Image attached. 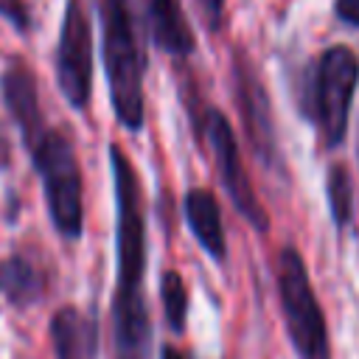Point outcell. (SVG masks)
Instances as JSON below:
<instances>
[{
  "label": "cell",
  "mask_w": 359,
  "mask_h": 359,
  "mask_svg": "<svg viewBox=\"0 0 359 359\" xmlns=\"http://www.w3.org/2000/svg\"><path fill=\"white\" fill-rule=\"evenodd\" d=\"M112 109L129 132L143 126V56L129 0H95Z\"/></svg>",
  "instance_id": "cell-1"
},
{
  "label": "cell",
  "mask_w": 359,
  "mask_h": 359,
  "mask_svg": "<svg viewBox=\"0 0 359 359\" xmlns=\"http://www.w3.org/2000/svg\"><path fill=\"white\" fill-rule=\"evenodd\" d=\"M278 292L283 306V320L294 351L303 359H328V331L325 317L311 289L306 264L300 252L289 244L278 255Z\"/></svg>",
  "instance_id": "cell-3"
},
{
  "label": "cell",
  "mask_w": 359,
  "mask_h": 359,
  "mask_svg": "<svg viewBox=\"0 0 359 359\" xmlns=\"http://www.w3.org/2000/svg\"><path fill=\"white\" fill-rule=\"evenodd\" d=\"M356 81H359V59L351 48L337 45L320 56L311 81L309 112L328 149L339 146L345 137Z\"/></svg>",
  "instance_id": "cell-4"
},
{
  "label": "cell",
  "mask_w": 359,
  "mask_h": 359,
  "mask_svg": "<svg viewBox=\"0 0 359 359\" xmlns=\"http://www.w3.org/2000/svg\"><path fill=\"white\" fill-rule=\"evenodd\" d=\"M325 194H328V208H331V219L337 222V227H345L353 216V182L351 174L342 163H334L328 168V180H325Z\"/></svg>",
  "instance_id": "cell-13"
},
{
  "label": "cell",
  "mask_w": 359,
  "mask_h": 359,
  "mask_svg": "<svg viewBox=\"0 0 359 359\" xmlns=\"http://www.w3.org/2000/svg\"><path fill=\"white\" fill-rule=\"evenodd\" d=\"M185 219L199 241V247L213 258L224 261L227 258V244H224V227H222V210L216 196L208 188H191L185 194Z\"/></svg>",
  "instance_id": "cell-9"
},
{
  "label": "cell",
  "mask_w": 359,
  "mask_h": 359,
  "mask_svg": "<svg viewBox=\"0 0 359 359\" xmlns=\"http://www.w3.org/2000/svg\"><path fill=\"white\" fill-rule=\"evenodd\" d=\"M0 289L6 292V297L14 306H31L42 297L45 278L31 261L14 255L0 266Z\"/></svg>",
  "instance_id": "cell-12"
},
{
  "label": "cell",
  "mask_w": 359,
  "mask_h": 359,
  "mask_svg": "<svg viewBox=\"0 0 359 359\" xmlns=\"http://www.w3.org/2000/svg\"><path fill=\"white\" fill-rule=\"evenodd\" d=\"M50 339H53L56 359H95V351H98L95 320L84 317L73 306H65L53 314Z\"/></svg>",
  "instance_id": "cell-10"
},
{
  "label": "cell",
  "mask_w": 359,
  "mask_h": 359,
  "mask_svg": "<svg viewBox=\"0 0 359 359\" xmlns=\"http://www.w3.org/2000/svg\"><path fill=\"white\" fill-rule=\"evenodd\" d=\"M199 8H202V14H205L208 25H210V28H219L222 14H224V0H199Z\"/></svg>",
  "instance_id": "cell-17"
},
{
  "label": "cell",
  "mask_w": 359,
  "mask_h": 359,
  "mask_svg": "<svg viewBox=\"0 0 359 359\" xmlns=\"http://www.w3.org/2000/svg\"><path fill=\"white\" fill-rule=\"evenodd\" d=\"M56 81L73 109H84L93 93V31L84 0H67L56 45Z\"/></svg>",
  "instance_id": "cell-5"
},
{
  "label": "cell",
  "mask_w": 359,
  "mask_h": 359,
  "mask_svg": "<svg viewBox=\"0 0 359 359\" xmlns=\"http://www.w3.org/2000/svg\"><path fill=\"white\" fill-rule=\"evenodd\" d=\"M233 79H236V104L241 112L247 140L252 151L261 157V163L272 165L278 160V140H275V123H272V107L266 90L255 76V70L250 67V62H244L241 56L236 59Z\"/></svg>",
  "instance_id": "cell-7"
},
{
  "label": "cell",
  "mask_w": 359,
  "mask_h": 359,
  "mask_svg": "<svg viewBox=\"0 0 359 359\" xmlns=\"http://www.w3.org/2000/svg\"><path fill=\"white\" fill-rule=\"evenodd\" d=\"M0 90H3V101H6L14 123L22 132L25 146H31L48 129V123H45V115H42V107H39L36 79H34V73L28 70V65L22 59H11L3 67Z\"/></svg>",
  "instance_id": "cell-8"
},
{
  "label": "cell",
  "mask_w": 359,
  "mask_h": 359,
  "mask_svg": "<svg viewBox=\"0 0 359 359\" xmlns=\"http://www.w3.org/2000/svg\"><path fill=\"white\" fill-rule=\"evenodd\" d=\"M31 163L42 177V191L48 213L59 236L79 238L84 227V202H81V168L70 137L59 129H45L31 146Z\"/></svg>",
  "instance_id": "cell-2"
},
{
  "label": "cell",
  "mask_w": 359,
  "mask_h": 359,
  "mask_svg": "<svg viewBox=\"0 0 359 359\" xmlns=\"http://www.w3.org/2000/svg\"><path fill=\"white\" fill-rule=\"evenodd\" d=\"M202 135H205V143H208V149H210L216 174H219V180H222V185H224L230 202L236 205V210H238L255 230H266V227H269V216H266L264 205L258 202V196H255V191H252V182H250L247 168H244L241 154H238L236 135H233L227 118H224L219 109H208V112H205Z\"/></svg>",
  "instance_id": "cell-6"
},
{
  "label": "cell",
  "mask_w": 359,
  "mask_h": 359,
  "mask_svg": "<svg viewBox=\"0 0 359 359\" xmlns=\"http://www.w3.org/2000/svg\"><path fill=\"white\" fill-rule=\"evenodd\" d=\"M146 11L157 48L171 56H188L194 50V31L185 20L180 0H146Z\"/></svg>",
  "instance_id": "cell-11"
},
{
  "label": "cell",
  "mask_w": 359,
  "mask_h": 359,
  "mask_svg": "<svg viewBox=\"0 0 359 359\" xmlns=\"http://www.w3.org/2000/svg\"><path fill=\"white\" fill-rule=\"evenodd\" d=\"M8 163H11V146H8V140L0 135V168H8Z\"/></svg>",
  "instance_id": "cell-18"
},
{
  "label": "cell",
  "mask_w": 359,
  "mask_h": 359,
  "mask_svg": "<svg viewBox=\"0 0 359 359\" xmlns=\"http://www.w3.org/2000/svg\"><path fill=\"white\" fill-rule=\"evenodd\" d=\"M160 359H185V353H180V351L171 348V345H163V348H160Z\"/></svg>",
  "instance_id": "cell-19"
},
{
  "label": "cell",
  "mask_w": 359,
  "mask_h": 359,
  "mask_svg": "<svg viewBox=\"0 0 359 359\" xmlns=\"http://www.w3.org/2000/svg\"><path fill=\"white\" fill-rule=\"evenodd\" d=\"M0 14L17 31H25L28 28V6H25V0H0Z\"/></svg>",
  "instance_id": "cell-15"
},
{
  "label": "cell",
  "mask_w": 359,
  "mask_h": 359,
  "mask_svg": "<svg viewBox=\"0 0 359 359\" xmlns=\"http://www.w3.org/2000/svg\"><path fill=\"white\" fill-rule=\"evenodd\" d=\"M160 300H163V311L165 320L174 331H185V320H188V292L185 283L180 278V272L165 269L160 278Z\"/></svg>",
  "instance_id": "cell-14"
},
{
  "label": "cell",
  "mask_w": 359,
  "mask_h": 359,
  "mask_svg": "<svg viewBox=\"0 0 359 359\" xmlns=\"http://www.w3.org/2000/svg\"><path fill=\"white\" fill-rule=\"evenodd\" d=\"M334 11L342 22L348 25H359V0H337L334 3Z\"/></svg>",
  "instance_id": "cell-16"
}]
</instances>
